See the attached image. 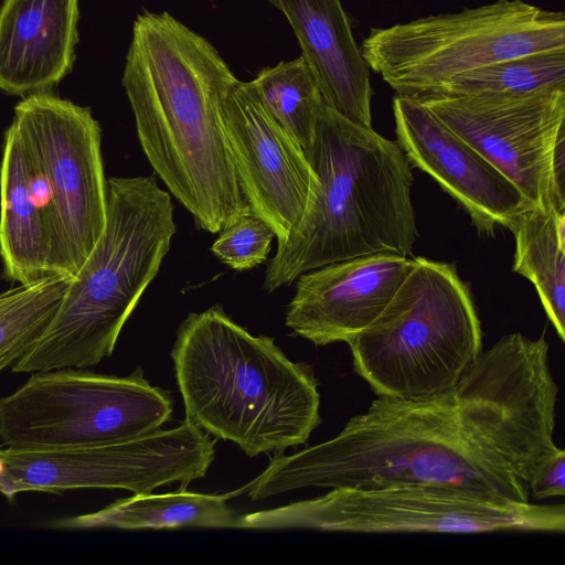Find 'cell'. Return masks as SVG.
Masks as SVG:
<instances>
[{
	"label": "cell",
	"instance_id": "6da1fadb",
	"mask_svg": "<svg viewBox=\"0 0 565 565\" xmlns=\"http://www.w3.org/2000/svg\"><path fill=\"white\" fill-rule=\"evenodd\" d=\"M558 392L545 337L509 333L452 390L417 401L377 396L333 438L275 454L236 493L262 500L309 487L429 483L530 502V477L557 447Z\"/></svg>",
	"mask_w": 565,
	"mask_h": 565
},
{
	"label": "cell",
	"instance_id": "7a4b0ae2",
	"mask_svg": "<svg viewBox=\"0 0 565 565\" xmlns=\"http://www.w3.org/2000/svg\"><path fill=\"white\" fill-rule=\"evenodd\" d=\"M236 81L216 49L170 13L135 19L121 83L139 142L169 192L210 233L248 205L222 120Z\"/></svg>",
	"mask_w": 565,
	"mask_h": 565
},
{
	"label": "cell",
	"instance_id": "3957f363",
	"mask_svg": "<svg viewBox=\"0 0 565 565\" xmlns=\"http://www.w3.org/2000/svg\"><path fill=\"white\" fill-rule=\"evenodd\" d=\"M303 152L317 183L301 220L267 265L266 291L331 263L379 253L411 255L418 238L414 177L396 141L326 104Z\"/></svg>",
	"mask_w": 565,
	"mask_h": 565
},
{
	"label": "cell",
	"instance_id": "277c9868",
	"mask_svg": "<svg viewBox=\"0 0 565 565\" xmlns=\"http://www.w3.org/2000/svg\"><path fill=\"white\" fill-rule=\"evenodd\" d=\"M186 418L247 456L305 444L321 423L318 381L218 303L181 322L171 351Z\"/></svg>",
	"mask_w": 565,
	"mask_h": 565
},
{
	"label": "cell",
	"instance_id": "5b68a950",
	"mask_svg": "<svg viewBox=\"0 0 565 565\" xmlns=\"http://www.w3.org/2000/svg\"><path fill=\"white\" fill-rule=\"evenodd\" d=\"M175 231L171 195L154 177L107 180L105 230L50 323L12 371L85 369L111 355Z\"/></svg>",
	"mask_w": 565,
	"mask_h": 565
},
{
	"label": "cell",
	"instance_id": "8992f818",
	"mask_svg": "<svg viewBox=\"0 0 565 565\" xmlns=\"http://www.w3.org/2000/svg\"><path fill=\"white\" fill-rule=\"evenodd\" d=\"M354 372L380 397L426 399L452 390L482 350L481 323L454 264L413 258L382 313L349 343Z\"/></svg>",
	"mask_w": 565,
	"mask_h": 565
},
{
	"label": "cell",
	"instance_id": "52a82bcc",
	"mask_svg": "<svg viewBox=\"0 0 565 565\" xmlns=\"http://www.w3.org/2000/svg\"><path fill=\"white\" fill-rule=\"evenodd\" d=\"M370 71L398 96L435 95L457 75L543 51L565 50V14L524 0L373 28L360 45Z\"/></svg>",
	"mask_w": 565,
	"mask_h": 565
},
{
	"label": "cell",
	"instance_id": "ba28073f",
	"mask_svg": "<svg viewBox=\"0 0 565 565\" xmlns=\"http://www.w3.org/2000/svg\"><path fill=\"white\" fill-rule=\"evenodd\" d=\"M241 529L361 534L563 533L565 505L520 503L429 483L337 487L323 495L242 515Z\"/></svg>",
	"mask_w": 565,
	"mask_h": 565
},
{
	"label": "cell",
	"instance_id": "9c48e42d",
	"mask_svg": "<svg viewBox=\"0 0 565 565\" xmlns=\"http://www.w3.org/2000/svg\"><path fill=\"white\" fill-rule=\"evenodd\" d=\"M172 412L170 392L152 386L140 367L128 376L34 372L0 398V439L12 448L120 443L161 429Z\"/></svg>",
	"mask_w": 565,
	"mask_h": 565
},
{
	"label": "cell",
	"instance_id": "30bf717a",
	"mask_svg": "<svg viewBox=\"0 0 565 565\" xmlns=\"http://www.w3.org/2000/svg\"><path fill=\"white\" fill-rule=\"evenodd\" d=\"M215 457L210 434L186 418L177 427L139 438L89 446H0V493L98 488L148 493L164 484L182 488L203 478Z\"/></svg>",
	"mask_w": 565,
	"mask_h": 565
},
{
	"label": "cell",
	"instance_id": "8fae6325",
	"mask_svg": "<svg viewBox=\"0 0 565 565\" xmlns=\"http://www.w3.org/2000/svg\"><path fill=\"white\" fill-rule=\"evenodd\" d=\"M417 100L536 207L565 209V86Z\"/></svg>",
	"mask_w": 565,
	"mask_h": 565
},
{
	"label": "cell",
	"instance_id": "7c38bea8",
	"mask_svg": "<svg viewBox=\"0 0 565 565\" xmlns=\"http://www.w3.org/2000/svg\"><path fill=\"white\" fill-rule=\"evenodd\" d=\"M46 183L58 238V274L74 278L107 220L98 121L87 107L38 92L14 107L12 120Z\"/></svg>",
	"mask_w": 565,
	"mask_h": 565
},
{
	"label": "cell",
	"instance_id": "4fadbf2b",
	"mask_svg": "<svg viewBox=\"0 0 565 565\" xmlns=\"http://www.w3.org/2000/svg\"><path fill=\"white\" fill-rule=\"evenodd\" d=\"M222 120L242 193L282 243L317 183L303 149L271 116L252 81L237 79L230 87Z\"/></svg>",
	"mask_w": 565,
	"mask_h": 565
},
{
	"label": "cell",
	"instance_id": "5bb4252c",
	"mask_svg": "<svg viewBox=\"0 0 565 565\" xmlns=\"http://www.w3.org/2000/svg\"><path fill=\"white\" fill-rule=\"evenodd\" d=\"M396 142L413 166L429 174L484 235L508 227L535 205L495 167L419 100L393 98Z\"/></svg>",
	"mask_w": 565,
	"mask_h": 565
},
{
	"label": "cell",
	"instance_id": "9a60e30c",
	"mask_svg": "<svg viewBox=\"0 0 565 565\" xmlns=\"http://www.w3.org/2000/svg\"><path fill=\"white\" fill-rule=\"evenodd\" d=\"M413 258L379 253L331 263L296 280L286 326L316 345L349 343L385 309Z\"/></svg>",
	"mask_w": 565,
	"mask_h": 565
},
{
	"label": "cell",
	"instance_id": "2e32d148",
	"mask_svg": "<svg viewBox=\"0 0 565 565\" xmlns=\"http://www.w3.org/2000/svg\"><path fill=\"white\" fill-rule=\"evenodd\" d=\"M0 255L20 285L58 274V238L50 194L17 125L4 135L0 170Z\"/></svg>",
	"mask_w": 565,
	"mask_h": 565
},
{
	"label": "cell",
	"instance_id": "e0dca14e",
	"mask_svg": "<svg viewBox=\"0 0 565 565\" xmlns=\"http://www.w3.org/2000/svg\"><path fill=\"white\" fill-rule=\"evenodd\" d=\"M289 21L326 104L372 127L370 68L340 0H269Z\"/></svg>",
	"mask_w": 565,
	"mask_h": 565
},
{
	"label": "cell",
	"instance_id": "ac0fdd59",
	"mask_svg": "<svg viewBox=\"0 0 565 565\" xmlns=\"http://www.w3.org/2000/svg\"><path fill=\"white\" fill-rule=\"evenodd\" d=\"M78 0H4L0 9V88L44 92L74 63Z\"/></svg>",
	"mask_w": 565,
	"mask_h": 565
},
{
	"label": "cell",
	"instance_id": "d6986e66",
	"mask_svg": "<svg viewBox=\"0 0 565 565\" xmlns=\"http://www.w3.org/2000/svg\"><path fill=\"white\" fill-rule=\"evenodd\" d=\"M227 499V493L205 494L185 488L163 494L137 493L99 511L57 520L49 526L58 530L241 529L242 514L226 504Z\"/></svg>",
	"mask_w": 565,
	"mask_h": 565
},
{
	"label": "cell",
	"instance_id": "ffe728a7",
	"mask_svg": "<svg viewBox=\"0 0 565 565\" xmlns=\"http://www.w3.org/2000/svg\"><path fill=\"white\" fill-rule=\"evenodd\" d=\"M515 239L512 270L535 287L545 313L565 339V209L532 207L508 226Z\"/></svg>",
	"mask_w": 565,
	"mask_h": 565
},
{
	"label": "cell",
	"instance_id": "44dd1931",
	"mask_svg": "<svg viewBox=\"0 0 565 565\" xmlns=\"http://www.w3.org/2000/svg\"><path fill=\"white\" fill-rule=\"evenodd\" d=\"M252 83L271 116L307 149L326 102L303 57L263 68Z\"/></svg>",
	"mask_w": 565,
	"mask_h": 565
},
{
	"label": "cell",
	"instance_id": "7402d4cb",
	"mask_svg": "<svg viewBox=\"0 0 565 565\" xmlns=\"http://www.w3.org/2000/svg\"><path fill=\"white\" fill-rule=\"evenodd\" d=\"M73 278L50 275L10 289L0 303V372L38 340L56 312Z\"/></svg>",
	"mask_w": 565,
	"mask_h": 565
},
{
	"label": "cell",
	"instance_id": "603a6c76",
	"mask_svg": "<svg viewBox=\"0 0 565 565\" xmlns=\"http://www.w3.org/2000/svg\"><path fill=\"white\" fill-rule=\"evenodd\" d=\"M552 86H565V50L511 57L461 73L433 96L521 94Z\"/></svg>",
	"mask_w": 565,
	"mask_h": 565
},
{
	"label": "cell",
	"instance_id": "cb8c5ba5",
	"mask_svg": "<svg viewBox=\"0 0 565 565\" xmlns=\"http://www.w3.org/2000/svg\"><path fill=\"white\" fill-rule=\"evenodd\" d=\"M274 237L273 228L248 204L222 227L211 249L232 269L249 270L267 260Z\"/></svg>",
	"mask_w": 565,
	"mask_h": 565
},
{
	"label": "cell",
	"instance_id": "d4e9b609",
	"mask_svg": "<svg viewBox=\"0 0 565 565\" xmlns=\"http://www.w3.org/2000/svg\"><path fill=\"white\" fill-rule=\"evenodd\" d=\"M530 497L535 500L564 497L565 450L556 447L535 466L529 481Z\"/></svg>",
	"mask_w": 565,
	"mask_h": 565
},
{
	"label": "cell",
	"instance_id": "484cf974",
	"mask_svg": "<svg viewBox=\"0 0 565 565\" xmlns=\"http://www.w3.org/2000/svg\"><path fill=\"white\" fill-rule=\"evenodd\" d=\"M10 290L3 291L0 294V303L8 297Z\"/></svg>",
	"mask_w": 565,
	"mask_h": 565
}]
</instances>
